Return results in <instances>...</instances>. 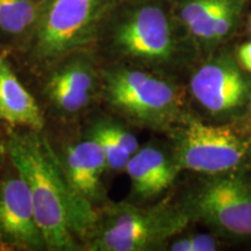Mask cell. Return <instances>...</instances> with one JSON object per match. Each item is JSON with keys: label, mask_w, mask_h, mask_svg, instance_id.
<instances>
[{"label": "cell", "mask_w": 251, "mask_h": 251, "mask_svg": "<svg viewBox=\"0 0 251 251\" xmlns=\"http://www.w3.org/2000/svg\"><path fill=\"white\" fill-rule=\"evenodd\" d=\"M11 161L29 190L46 247L71 250L76 237H90L98 213L78 197L65 178L61 159L41 131L15 134L8 143Z\"/></svg>", "instance_id": "obj_1"}, {"label": "cell", "mask_w": 251, "mask_h": 251, "mask_svg": "<svg viewBox=\"0 0 251 251\" xmlns=\"http://www.w3.org/2000/svg\"><path fill=\"white\" fill-rule=\"evenodd\" d=\"M113 0H48L30 41V59L55 67L94 40Z\"/></svg>", "instance_id": "obj_2"}, {"label": "cell", "mask_w": 251, "mask_h": 251, "mask_svg": "<svg viewBox=\"0 0 251 251\" xmlns=\"http://www.w3.org/2000/svg\"><path fill=\"white\" fill-rule=\"evenodd\" d=\"M102 78L103 96L109 106L134 124L163 128L180 115L177 87L150 72L118 67L108 69Z\"/></svg>", "instance_id": "obj_3"}, {"label": "cell", "mask_w": 251, "mask_h": 251, "mask_svg": "<svg viewBox=\"0 0 251 251\" xmlns=\"http://www.w3.org/2000/svg\"><path fill=\"white\" fill-rule=\"evenodd\" d=\"M186 213L169 206L142 209L129 203L106 207L91 234L90 250L142 251L164 242L187 225Z\"/></svg>", "instance_id": "obj_4"}, {"label": "cell", "mask_w": 251, "mask_h": 251, "mask_svg": "<svg viewBox=\"0 0 251 251\" xmlns=\"http://www.w3.org/2000/svg\"><path fill=\"white\" fill-rule=\"evenodd\" d=\"M249 151V143L233 128L190 119L178 133L175 164L179 169L220 175L240 166Z\"/></svg>", "instance_id": "obj_5"}, {"label": "cell", "mask_w": 251, "mask_h": 251, "mask_svg": "<svg viewBox=\"0 0 251 251\" xmlns=\"http://www.w3.org/2000/svg\"><path fill=\"white\" fill-rule=\"evenodd\" d=\"M111 46L120 57L136 64H165L175 54L168 14L153 2L127 9L113 27Z\"/></svg>", "instance_id": "obj_6"}, {"label": "cell", "mask_w": 251, "mask_h": 251, "mask_svg": "<svg viewBox=\"0 0 251 251\" xmlns=\"http://www.w3.org/2000/svg\"><path fill=\"white\" fill-rule=\"evenodd\" d=\"M191 209L220 233L230 237H251V179L220 176L198 190Z\"/></svg>", "instance_id": "obj_7"}, {"label": "cell", "mask_w": 251, "mask_h": 251, "mask_svg": "<svg viewBox=\"0 0 251 251\" xmlns=\"http://www.w3.org/2000/svg\"><path fill=\"white\" fill-rule=\"evenodd\" d=\"M191 92L212 114H231L246 105L250 84L238 65L228 56L205 63L191 78Z\"/></svg>", "instance_id": "obj_8"}, {"label": "cell", "mask_w": 251, "mask_h": 251, "mask_svg": "<svg viewBox=\"0 0 251 251\" xmlns=\"http://www.w3.org/2000/svg\"><path fill=\"white\" fill-rule=\"evenodd\" d=\"M99 79L89 58L72 54L55 65L46 84V93L59 112L76 114L93 100L100 86Z\"/></svg>", "instance_id": "obj_9"}, {"label": "cell", "mask_w": 251, "mask_h": 251, "mask_svg": "<svg viewBox=\"0 0 251 251\" xmlns=\"http://www.w3.org/2000/svg\"><path fill=\"white\" fill-rule=\"evenodd\" d=\"M0 233L17 247H46L29 190L20 175L6 178L0 184Z\"/></svg>", "instance_id": "obj_10"}, {"label": "cell", "mask_w": 251, "mask_h": 251, "mask_svg": "<svg viewBox=\"0 0 251 251\" xmlns=\"http://www.w3.org/2000/svg\"><path fill=\"white\" fill-rule=\"evenodd\" d=\"M61 164L71 190L78 197L92 205L101 199V175L107 162L102 148L93 137L71 144Z\"/></svg>", "instance_id": "obj_11"}, {"label": "cell", "mask_w": 251, "mask_h": 251, "mask_svg": "<svg viewBox=\"0 0 251 251\" xmlns=\"http://www.w3.org/2000/svg\"><path fill=\"white\" fill-rule=\"evenodd\" d=\"M0 120L9 125L23 126L30 130L41 131L45 126L42 113L19 78L15 76L0 52Z\"/></svg>", "instance_id": "obj_12"}, {"label": "cell", "mask_w": 251, "mask_h": 251, "mask_svg": "<svg viewBox=\"0 0 251 251\" xmlns=\"http://www.w3.org/2000/svg\"><path fill=\"white\" fill-rule=\"evenodd\" d=\"M228 0H187L180 17L197 39L211 45L213 29L220 12Z\"/></svg>", "instance_id": "obj_13"}, {"label": "cell", "mask_w": 251, "mask_h": 251, "mask_svg": "<svg viewBox=\"0 0 251 251\" xmlns=\"http://www.w3.org/2000/svg\"><path fill=\"white\" fill-rule=\"evenodd\" d=\"M35 0H0V30L18 36L34 29L40 17Z\"/></svg>", "instance_id": "obj_14"}, {"label": "cell", "mask_w": 251, "mask_h": 251, "mask_svg": "<svg viewBox=\"0 0 251 251\" xmlns=\"http://www.w3.org/2000/svg\"><path fill=\"white\" fill-rule=\"evenodd\" d=\"M139 152L150 172L157 194L161 193L172 184L177 174V166L175 162H171L165 156L162 150L155 147H144L142 149H139Z\"/></svg>", "instance_id": "obj_15"}, {"label": "cell", "mask_w": 251, "mask_h": 251, "mask_svg": "<svg viewBox=\"0 0 251 251\" xmlns=\"http://www.w3.org/2000/svg\"><path fill=\"white\" fill-rule=\"evenodd\" d=\"M90 136L93 137L102 148L106 157V162H107V168L113 169V170L125 169L126 164L129 161L131 156L126 152L117 143V141L103 129L100 122L92 128Z\"/></svg>", "instance_id": "obj_16"}, {"label": "cell", "mask_w": 251, "mask_h": 251, "mask_svg": "<svg viewBox=\"0 0 251 251\" xmlns=\"http://www.w3.org/2000/svg\"><path fill=\"white\" fill-rule=\"evenodd\" d=\"M241 8H242V0H228L226 2L216 19L211 45H215L230 34L240 17Z\"/></svg>", "instance_id": "obj_17"}, {"label": "cell", "mask_w": 251, "mask_h": 251, "mask_svg": "<svg viewBox=\"0 0 251 251\" xmlns=\"http://www.w3.org/2000/svg\"><path fill=\"white\" fill-rule=\"evenodd\" d=\"M170 249L172 251H214L218 249V243L211 235L196 234L175 241Z\"/></svg>", "instance_id": "obj_18"}, {"label": "cell", "mask_w": 251, "mask_h": 251, "mask_svg": "<svg viewBox=\"0 0 251 251\" xmlns=\"http://www.w3.org/2000/svg\"><path fill=\"white\" fill-rule=\"evenodd\" d=\"M100 125L113 139L117 141L119 146L130 156H133L139 150V142L130 131L126 130L121 126L112 124V122H100Z\"/></svg>", "instance_id": "obj_19"}, {"label": "cell", "mask_w": 251, "mask_h": 251, "mask_svg": "<svg viewBox=\"0 0 251 251\" xmlns=\"http://www.w3.org/2000/svg\"><path fill=\"white\" fill-rule=\"evenodd\" d=\"M237 59L244 70L251 72V41L244 43L237 50Z\"/></svg>", "instance_id": "obj_20"}, {"label": "cell", "mask_w": 251, "mask_h": 251, "mask_svg": "<svg viewBox=\"0 0 251 251\" xmlns=\"http://www.w3.org/2000/svg\"><path fill=\"white\" fill-rule=\"evenodd\" d=\"M35 1L37 2V5H39V6H42L43 4H46V2L48 1V0H35Z\"/></svg>", "instance_id": "obj_21"}, {"label": "cell", "mask_w": 251, "mask_h": 251, "mask_svg": "<svg viewBox=\"0 0 251 251\" xmlns=\"http://www.w3.org/2000/svg\"><path fill=\"white\" fill-rule=\"evenodd\" d=\"M249 30H250V33H251V19H250V23H249Z\"/></svg>", "instance_id": "obj_22"}]
</instances>
